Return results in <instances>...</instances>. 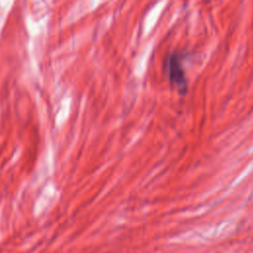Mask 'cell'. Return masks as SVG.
Segmentation results:
<instances>
[{
  "label": "cell",
  "mask_w": 253,
  "mask_h": 253,
  "mask_svg": "<svg viewBox=\"0 0 253 253\" xmlns=\"http://www.w3.org/2000/svg\"><path fill=\"white\" fill-rule=\"evenodd\" d=\"M167 72L169 82L172 87H175L180 94H185L188 91V83L185 70L182 64L181 55L178 52H172L167 60Z\"/></svg>",
  "instance_id": "6da1fadb"
}]
</instances>
